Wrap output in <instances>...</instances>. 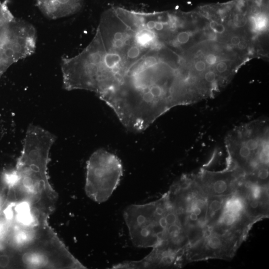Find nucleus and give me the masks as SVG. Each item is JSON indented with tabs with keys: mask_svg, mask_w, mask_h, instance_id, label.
I'll return each mask as SVG.
<instances>
[{
	"mask_svg": "<svg viewBox=\"0 0 269 269\" xmlns=\"http://www.w3.org/2000/svg\"><path fill=\"white\" fill-rule=\"evenodd\" d=\"M209 26L212 31L218 34H222L225 31V26L222 23H218L216 21H211L209 23Z\"/></svg>",
	"mask_w": 269,
	"mask_h": 269,
	"instance_id": "9b49d317",
	"label": "nucleus"
},
{
	"mask_svg": "<svg viewBox=\"0 0 269 269\" xmlns=\"http://www.w3.org/2000/svg\"><path fill=\"white\" fill-rule=\"evenodd\" d=\"M171 202L166 193L158 200L132 204L125 209L124 218L133 244L138 248H155L166 243L176 223L171 214Z\"/></svg>",
	"mask_w": 269,
	"mask_h": 269,
	"instance_id": "f03ea898",
	"label": "nucleus"
},
{
	"mask_svg": "<svg viewBox=\"0 0 269 269\" xmlns=\"http://www.w3.org/2000/svg\"><path fill=\"white\" fill-rule=\"evenodd\" d=\"M251 150H250L246 146L241 147L239 152L240 156L245 160H248L249 157L251 156Z\"/></svg>",
	"mask_w": 269,
	"mask_h": 269,
	"instance_id": "f8f14e48",
	"label": "nucleus"
},
{
	"mask_svg": "<svg viewBox=\"0 0 269 269\" xmlns=\"http://www.w3.org/2000/svg\"><path fill=\"white\" fill-rule=\"evenodd\" d=\"M86 169V194L96 202H104L117 188L123 176L121 160L114 154L99 149L90 157Z\"/></svg>",
	"mask_w": 269,
	"mask_h": 269,
	"instance_id": "20e7f679",
	"label": "nucleus"
},
{
	"mask_svg": "<svg viewBox=\"0 0 269 269\" xmlns=\"http://www.w3.org/2000/svg\"><path fill=\"white\" fill-rule=\"evenodd\" d=\"M255 223L247 214L241 197H228L220 214L187 234L185 263L209 259H232Z\"/></svg>",
	"mask_w": 269,
	"mask_h": 269,
	"instance_id": "f257e3e1",
	"label": "nucleus"
},
{
	"mask_svg": "<svg viewBox=\"0 0 269 269\" xmlns=\"http://www.w3.org/2000/svg\"><path fill=\"white\" fill-rule=\"evenodd\" d=\"M228 65L226 62H221L218 63L216 66V69L219 73H223L227 70Z\"/></svg>",
	"mask_w": 269,
	"mask_h": 269,
	"instance_id": "4468645a",
	"label": "nucleus"
},
{
	"mask_svg": "<svg viewBox=\"0 0 269 269\" xmlns=\"http://www.w3.org/2000/svg\"><path fill=\"white\" fill-rule=\"evenodd\" d=\"M15 211L17 221L21 226L30 228L37 224V216L30 202L25 201L19 203L15 207Z\"/></svg>",
	"mask_w": 269,
	"mask_h": 269,
	"instance_id": "0eeeda50",
	"label": "nucleus"
},
{
	"mask_svg": "<svg viewBox=\"0 0 269 269\" xmlns=\"http://www.w3.org/2000/svg\"><path fill=\"white\" fill-rule=\"evenodd\" d=\"M246 147L251 151L256 150L258 147V141L255 139L249 140L246 143Z\"/></svg>",
	"mask_w": 269,
	"mask_h": 269,
	"instance_id": "2eb2a0df",
	"label": "nucleus"
},
{
	"mask_svg": "<svg viewBox=\"0 0 269 269\" xmlns=\"http://www.w3.org/2000/svg\"><path fill=\"white\" fill-rule=\"evenodd\" d=\"M234 26L237 28L244 27L247 23V18L246 16L242 12H236L233 17Z\"/></svg>",
	"mask_w": 269,
	"mask_h": 269,
	"instance_id": "6e6552de",
	"label": "nucleus"
},
{
	"mask_svg": "<svg viewBox=\"0 0 269 269\" xmlns=\"http://www.w3.org/2000/svg\"><path fill=\"white\" fill-rule=\"evenodd\" d=\"M83 5L84 0H37L38 10L45 17L51 20L77 14Z\"/></svg>",
	"mask_w": 269,
	"mask_h": 269,
	"instance_id": "423d86ee",
	"label": "nucleus"
},
{
	"mask_svg": "<svg viewBox=\"0 0 269 269\" xmlns=\"http://www.w3.org/2000/svg\"><path fill=\"white\" fill-rule=\"evenodd\" d=\"M205 62L210 65H214L217 62V57L215 54L210 53L205 58Z\"/></svg>",
	"mask_w": 269,
	"mask_h": 269,
	"instance_id": "ddd939ff",
	"label": "nucleus"
},
{
	"mask_svg": "<svg viewBox=\"0 0 269 269\" xmlns=\"http://www.w3.org/2000/svg\"><path fill=\"white\" fill-rule=\"evenodd\" d=\"M202 52L201 51H198V52L196 53V57H202Z\"/></svg>",
	"mask_w": 269,
	"mask_h": 269,
	"instance_id": "4be33fe9",
	"label": "nucleus"
},
{
	"mask_svg": "<svg viewBox=\"0 0 269 269\" xmlns=\"http://www.w3.org/2000/svg\"><path fill=\"white\" fill-rule=\"evenodd\" d=\"M239 182L229 177L207 175L195 182L207 197H225L236 192Z\"/></svg>",
	"mask_w": 269,
	"mask_h": 269,
	"instance_id": "39448f33",
	"label": "nucleus"
},
{
	"mask_svg": "<svg viewBox=\"0 0 269 269\" xmlns=\"http://www.w3.org/2000/svg\"><path fill=\"white\" fill-rule=\"evenodd\" d=\"M37 42L35 27L16 18L0 1V78L14 63L33 54Z\"/></svg>",
	"mask_w": 269,
	"mask_h": 269,
	"instance_id": "7ed1b4c3",
	"label": "nucleus"
},
{
	"mask_svg": "<svg viewBox=\"0 0 269 269\" xmlns=\"http://www.w3.org/2000/svg\"><path fill=\"white\" fill-rule=\"evenodd\" d=\"M240 41H241V39L238 36H234L232 37L230 40L231 44L234 46H238Z\"/></svg>",
	"mask_w": 269,
	"mask_h": 269,
	"instance_id": "6ab92c4d",
	"label": "nucleus"
},
{
	"mask_svg": "<svg viewBox=\"0 0 269 269\" xmlns=\"http://www.w3.org/2000/svg\"><path fill=\"white\" fill-rule=\"evenodd\" d=\"M195 69L197 72H201L204 71L206 69L207 65L206 63L202 60H199L194 65Z\"/></svg>",
	"mask_w": 269,
	"mask_h": 269,
	"instance_id": "dca6fc26",
	"label": "nucleus"
},
{
	"mask_svg": "<svg viewBox=\"0 0 269 269\" xmlns=\"http://www.w3.org/2000/svg\"><path fill=\"white\" fill-rule=\"evenodd\" d=\"M257 172V177L259 180V183L262 184H267L264 183V181H267L269 177V171L267 167H259Z\"/></svg>",
	"mask_w": 269,
	"mask_h": 269,
	"instance_id": "1a4fd4ad",
	"label": "nucleus"
},
{
	"mask_svg": "<svg viewBox=\"0 0 269 269\" xmlns=\"http://www.w3.org/2000/svg\"><path fill=\"white\" fill-rule=\"evenodd\" d=\"M247 46H248V44H247L246 41H244V40H241L239 44H238L237 47L240 50L244 51L247 48Z\"/></svg>",
	"mask_w": 269,
	"mask_h": 269,
	"instance_id": "aec40b11",
	"label": "nucleus"
},
{
	"mask_svg": "<svg viewBox=\"0 0 269 269\" xmlns=\"http://www.w3.org/2000/svg\"><path fill=\"white\" fill-rule=\"evenodd\" d=\"M216 34L215 33L211 32V33H209L208 36V39L210 41H213V40H215L216 39Z\"/></svg>",
	"mask_w": 269,
	"mask_h": 269,
	"instance_id": "412c9836",
	"label": "nucleus"
},
{
	"mask_svg": "<svg viewBox=\"0 0 269 269\" xmlns=\"http://www.w3.org/2000/svg\"><path fill=\"white\" fill-rule=\"evenodd\" d=\"M10 262V259L6 255H0V267H6L8 265Z\"/></svg>",
	"mask_w": 269,
	"mask_h": 269,
	"instance_id": "a211bd4d",
	"label": "nucleus"
},
{
	"mask_svg": "<svg viewBox=\"0 0 269 269\" xmlns=\"http://www.w3.org/2000/svg\"><path fill=\"white\" fill-rule=\"evenodd\" d=\"M191 38V34L186 31H180L177 32V42L182 45L188 43Z\"/></svg>",
	"mask_w": 269,
	"mask_h": 269,
	"instance_id": "9d476101",
	"label": "nucleus"
},
{
	"mask_svg": "<svg viewBox=\"0 0 269 269\" xmlns=\"http://www.w3.org/2000/svg\"><path fill=\"white\" fill-rule=\"evenodd\" d=\"M216 75L215 73L213 71H208L205 74L204 78L206 81L208 82L212 83L215 81L216 79Z\"/></svg>",
	"mask_w": 269,
	"mask_h": 269,
	"instance_id": "f3484780",
	"label": "nucleus"
}]
</instances>
